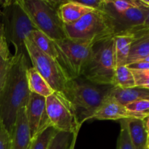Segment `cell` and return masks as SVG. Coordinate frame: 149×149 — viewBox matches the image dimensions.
<instances>
[{
  "label": "cell",
  "instance_id": "cell-7",
  "mask_svg": "<svg viewBox=\"0 0 149 149\" xmlns=\"http://www.w3.org/2000/svg\"><path fill=\"white\" fill-rule=\"evenodd\" d=\"M58 53V61L70 79L81 77L95 44L65 39L54 41Z\"/></svg>",
  "mask_w": 149,
  "mask_h": 149
},
{
  "label": "cell",
  "instance_id": "cell-23",
  "mask_svg": "<svg viewBox=\"0 0 149 149\" xmlns=\"http://www.w3.org/2000/svg\"><path fill=\"white\" fill-rule=\"evenodd\" d=\"M58 131L52 126L49 127L39 135L32 139L30 149H47L49 143Z\"/></svg>",
  "mask_w": 149,
  "mask_h": 149
},
{
  "label": "cell",
  "instance_id": "cell-20",
  "mask_svg": "<svg viewBox=\"0 0 149 149\" xmlns=\"http://www.w3.org/2000/svg\"><path fill=\"white\" fill-rule=\"evenodd\" d=\"M29 39L42 52L58 61V53L55 42L39 30H34L30 33Z\"/></svg>",
  "mask_w": 149,
  "mask_h": 149
},
{
  "label": "cell",
  "instance_id": "cell-25",
  "mask_svg": "<svg viewBox=\"0 0 149 149\" xmlns=\"http://www.w3.org/2000/svg\"><path fill=\"white\" fill-rule=\"evenodd\" d=\"M125 106L128 110L134 113L144 115L147 117L149 116V100H137Z\"/></svg>",
  "mask_w": 149,
  "mask_h": 149
},
{
  "label": "cell",
  "instance_id": "cell-12",
  "mask_svg": "<svg viewBox=\"0 0 149 149\" xmlns=\"http://www.w3.org/2000/svg\"><path fill=\"white\" fill-rule=\"evenodd\" d=\"M145 119L147 116L130 111L110 95L106 98L100 109L95 113L92 119L97 120H121L123 119Z\"/></svg>",
  "mask_w": 149,
  "mask_h": 149
},
{
  "label": "cell",
  "instance_id": "cell-39",
  "mask_svg": "<svg viewBox=\"0 0 149 149\" xmlns=\"http://www.w3.org/2000/svg\"><path fill=\"white\" fill-rule=\"evenodd\" d=\"M147 134H148V139H147V145L149 144V130L147 131Z\"/></svg>",
  "mask_w": 149,
  "mask_h": 149
},
{
  "label": "cell",
  "instance_id": "cell-18",
  "mask_svg": "<svg viewBox=\"0 0 149 149\" xmlns=\"http://www.w3.org/2000/svg\"><path fill=\"white\" fill-rule=\"evenodd\" d=\"M135 39L133 36L128 34L113 36V52L116 67L126 65L131 45Z\"/></svg>",
  "mask_w": 149,
  "mask_h": 149
},
{
  "label": "cell",
  "instance_id": "cell-24",
  "mask_svg": "<svg viewBox=\"0 0 149 149\" xmlns=\"http://www.w3.org/2000/svg\"><path fill=\"white\" fill-rule=\"evenodd\" d=\"M120 121V133L117 141L116 149H135L130 136L128 130L127 119H123Z\"/></svg>",
  "mask_w": 149,
  "mask_h": 149
},
{
  "label": "cell",
  "instance_id": "cell-4",
  "mask_svg": "<svg viewBox=\"0 0 149 149\" xmlns=\"http://www.w3.org/2000/svg\"><path fill=\"white\" fill-rule=\"evenodd\" d=\"M115 68L113 37H111L93 46L81 77L94 84L113 86Z\"/></svg>",
  "mask_w": 149,
  "mask_h": 149
},
{
  "label": "cell",
  "instance_id": "cell-38",
  "mask_svg": "<svg viewBox=\"0 0 149 149\" xmlns=\"http://www.w3.org/2000/svg\"><path fill=\"white\" fill-rule=\"evenodd\" d=\"M146 61V62H149V55L148 57H146V58H145V59L143 60V61Z\"/></svg>",
  "mask_w": 149,
  "mask_h": 149
},
{
  "label": "cell",
  "instance_id": "cell-32",
  "mask_svg": "<svg viewBox=\"0 0 149 149\" xmlns=\"http://www.w3.org/2000/svg\"><path fill=\"white\" fill-rule=\"evenodd\" d=\"M141 3L143 4V5L144 9H145V11H146V20H145V23H144L143 25V31L145 34H149V7H147L146 5L143 4L142 2V1L141 0Z\"/></svg>",
  "mask_w": 149,
  "mask_h": 149
},
{
  "label": "cell",
  "instance_id": "cell-16",
  "mask_svg": "<svg viewBox=\"0 0 149 149\" xmlns=\"http://www.w3.org/2000/svg\"><path fill=\"white\" fill-rule=\"evenodd\" d=\"M26 77L29 90L31 93H35L46 98L55 93L47 81L33 66L28 68Z\"/></svg>",
  "mask_w": 149,
  "mask_h": 149
},
{
  "label": "cell",
  "instance_id": "cell-40",
  "mask_svg": "<svg viewBox=\"0 0 149 149\" xmlns=\"http://www.w3.org/2000/svg\"><path fill=\"white\" fill-rule=\"evenodd\" d=\"M1 15H2V12H1V10H0V22H1Z\"/></svg>",
  "mask_w": 149,
  "mask_h": 149
},
{
  "label": "cell",
  "instance_id": "cell-27",
  "mask_svg": "<svg viewBox=\"0 0 149 149\" xmlns=\"http://www.w3.org/2000/svg\"><path fill=\"white\" fill-rule=\"evenodd\" d=\"M11 58L12 55H0V92L7 79Z\"/></svg>",
  "mask_w": 149,
  "mask_h": 149
},
{
  "label": "cell",
  "instance_id": "cell-13",
  "mask_svg": "<svg viewBox=\"0 0 149 149\" xmlns=\"http://www.w3.org/2000/svg\"><path fill=\"white\" fill-rule=\"evenodd\" d=\"M11 149H30L31 138L26 116V106L18 110L11 134Z\"/></svg>",
  "mask_w": 149,
  "mask_h": 149
},
{
  "label": "cell",
  "instance_id": "cell-2",
  "mask_svg": "<svg viewBox=\"0 0 149 149\" xmlns=\"http://www.w3.org/2000/svg\"><path fill=\"white\" fill-rule=\"evenodd\" d=\"M113 86L100 85L82 77L70 79L62 94L71 103L80 125L93 119Z\"/></svg>",
  "mask_w": 149,
  "mask_h": 149
},
{
  "label": "cell",
  "instance_id": "cell-35",
  "mask_svg": "<svg viewBox=\"0 0 149 149\" xmlns=\"http://www.w3.org/2000/svg\"><path fill=\"white\" fill-rule=\"evenodd\" d=\"M144 122H145V125H146V130L148 131L149 130V116L144 119Z\"/></svg>",
  "mask_w": 149,
  "mask_h": 149
},
{
  "label": "cell",
  "instance_id": "cell-5",
  "mask_svg": "<svg viewBox=\"0 0 149 149\" xmlns=\"http://www.w3.org/2000/svg\"><path fill=\"white\" fill-rule=\"evenodd\" d=\"M19 2L37 30L53 41L67 38L58 10L52 7L48 0H19Z\"/></svg>",
  "mask_w": 149,
  "mask_h": 149
},
{
  "label": "cell",
  "instance_id": "cell-19",
  "mask_svg": "<svg viewBox=\"0 0 149 149\" xmlns=\"http://www.w3.org/2000/svg\"><path fill=\"white\" fill-rule=\"evenodd\" d=\"M149 55V34L135 38L131 45L126 65L142 61Z\"/></svg>",
  "mask_w": 149,
  "mask_h": 149
},
{
  "label": "cell",
  "instance_id": "cell-15",
  "mask_svg": "<svg viewBox=\"0 0 149 149\" xmlns=\"http://www.w3.org/2000/svg\"><path fill=\"white\" fill-rule=\"evenodd\" d=\"M110 95L125 106L129 103L137 100H149V89L141 87L120 89L113 87L111 91Z\"/></svg>",
  "mask_w": 149,
  "mask_h": 149
},
{
  "label": "cell",
  "instance_id": "cell-14",
  "mask_svg": "<svg viewBox=\"0 0 149 149\" xmlns=\"http://www.w3.org/2000/svg\"><path fill=\"white\" fill-rule=\"evenodd\" d=\"M93 10H94L79 4L77 0H68L60 6L58 14L64 25H71Z\"/></svg>",
  "mask_w": 149,
  "mask_h": 149
},
{
  "label": "cell",
  "instance_id": "cell-3",
  "mask_svg": "<svg viewBox=\"0 0 149 149\" xmlns=\"http://www.w3.org/2000/svg\"><path fill=\"white\" fill-rule=\"evenodd\" d=\"M0 4L2 7L1 23L6 40L14 47V55L23 54L29 58L25 42L30 33L37 29L20 5L19 0L0 1Z\"/></svg>",
  "mask_w": 149,
  "mask_h": 149
},
{
  "label": "cell",
  "instance_id": "cell-8",
  "mask_svg": "<svg viewBox=\"0 0 149 149\" xmlns=\"http://www.w3.org/2000/svg\"><path fill=\"white\" fill-rule=\"evenodd\" d=\"M29 59L33 67L55 92L62 93L70 78L58 61L40 50L29 37L25 42Z\"/></svg>",
  "mask_w": 149,
  "mask_h": 149
},
{
  "label": "cell",
  "instance_id": "cell-26",
  "mask_svg": "<svg viewBox=\"0 0 149 149\" xmlns=\"http://www.w3.org/2000/svg\"><path fill=\"white\" fill-rule=\"evenodd\" d=\"M106 1L111 8L116 11H125L132 7H139V1H135V0H128V1L106 0Z\"/></svg>",
  "mask_w": 149,
  "mask_h": 149
},
{
  "label": "cell",
  "instance_id": "cell-33",
  "mask_svg": "<svg viewBox=\"0 0 149 149\" xmlns=\"http://www.w3.org/2000/svg\"><path fill=\"white\" fill-rule=\"evenodd\" d=\"M6 44H7V42L4 36V29H3L2 24L0 23V45H6Z\"/></svg>",
  "mask_w": 149,
  "mask_h": 149
},
{
  "label": "cell",
  "instance_id": "cell-17",
  "mask_svg": "<svg viewBox=\"0 0 149 149\" xmlns=\"http://www.w3.org/2000/svg\"><path fill=\"white\" fill-rule=\"evenodd\" d=\"M127 119L130 136L135 149H146L147 146V134L144 119L131 118Z\"/></svg>",
  "mask_w": 149,
  "mask_h": 149
},
{
  "label": "cell",
  "instance_id": "cell-9",
  "mask_svg": "<svg viewBox=\"0 0 149 149\" xmlns=\"http://www.w3.org/2000/svg\"><path fill=\"white\" fill-rule=\"evenodd\" d=\"M100 11L106 15L114 36L128 34L137 38L142 33L146 15L141 1L139 7L116 11L103 0Z\"/></svg>",
  "mask_w": 149,
  "mask_h": 149
},
{
  "label": "cell",
  "instance_id": "cell-22",
  "mask_svg": "<svg viewBox=\"0 0 149 149\" xmlns=\"http://www.w3.org/2000/svg\"><path fill=\"white\" fill-rule=\"evenodd\" d=\"M79 132L74 133L58 132L49 143L47 149H70L74 140L78 136Z\"/></svg>",
  "mask_w": 149,
  "mask_h": 149
},
{
  "label": "cell",
  "instance_id": "cell-29",
  "mask_svg": "<svg viewBox=\"0 0 149 149\" xmlns=\"http://www.w3.org/2000/svg\"><path fill=\"white\" fill-rule=\"evenodd\" d=\"M11 135L0 119V149H11Z\"/></svg>",
  "mask_w": 149,
  "mask_h": 149
},
{
  "label": "cell",
  "instance_id": "cell-37",
  "mask_svg": "<svg viewBox=\"0 0 149 149\" xmlns=\"http://www.w3.org/2000/svg\"><path fill=\"white\" fill-rule=\"evenodd\" d=\"M142 1V2L145 5H146L147 7H149V0H141Z\"/></svg>",
  "mask_w": 149,
  "mask_h": 149
},
{
  "label": "cell",
  "instance_id": "cell-30",
  "mask_svg": "<svg viewBox=\"0 0 149 149\" xmlns=\"http://www.w3.org/2000/svg\"><path fill=\"white\" fill-rule=\"evenodd\" d=\"M77 1L79 4L94 10H100L103 0H77Z\"/></svg>",
  "mask_w": 149,
  "mask_h": 149
},
{
  "label": "cell",
  "instance_id": "cell-1",
  "mask_svg": "<svg viewBox=\"0 0 149 149\" xmlns=\"http://www.w3.org/2000/svg\"><path fill=\"white\" fill-rule=\"evenodd\" d=\"M29 67L26 55H12L7 79L0 92V119L10 135L18 110L26 106L30 97L26 77Z\"/></svg>",
  "mask_w": 149,
  "mask_h": 149
},
{
  "label": "cell",
  "instance_id": "cell-36",
  "mask_svg": "<svg viewBox=\"0 0 149 149\" xmlns=\"http://www.w3.org/2000/svg\"><path fill=\"white\" fill-rule=\"evenodd\" d=\"M77 138H76L74 140V141H73V143H72V145H71L70 149H75V145H76V142H77Z\"/></svg>",
  "mask_w": 149,
  "mask_h": 149
},
{
  "label": "cell",
  "instance_id": "cell-11",
  "mask_svg": "<svg viewBox=\"0 0 149 149\" xmlns=\"http://www.w3.org/2000/svg\"><path fill=\"white\" fill-rule=\"evenodd\" d=\"M26 116L31 140L51 126L46 109V98L31 93L26 106Z\"/></svg>",
  "mask_w": 149,
  "mask_h": 149
},
{
  "label": "cell",
  "instance_id": "cell-34",
  "mask_svg": "<svg viewBox=\"0 0 149 149\" xmlns=\"http://www.w3.org/2000/svg\"><path fill=\"white\" fill-rule=\"evenodd\" d=\"M0 55H11L9 50L8 45H0Z\"/></svg>",
  "mask_w": 149,
  "mask_h": 149
},
{
  "label": "cell",
  "instance_id": "cell-31",
  "mask_svg": "<svg viewBox=\"0 0 149 149\" xmlns=\"http://www.w3.org/2000/svg\"><path fill=\"white\" fill-rule=\"evenodd\" d=\"M127 66L130 70H137V71H149V62L146 61H139L130 64Z\"/></svg>",
  "mask_w": 149,
  "mask_h": 149
},
{
  "label": "cell",
  "instance_id": "cell-28",
  "mask_svg": "<svg viewBox=\"0 0 149 149\" xmlns=\"http://www.w3.org/2000/svg\"><path fill=\"white\" fill-rule=\"evenodd\" d=\"M131 71L135 78V86L149 89V71Z\"/></svg>",
  "mask_w": 149,
  "mask_h": 149
},
{
  "label": "cell",
  "instance_id": "cell-21",
  "mask_svg": "<svg viewBox=\"0 0 149 149\" xmlns=\"http://www.w3.org/2000/svg\"><path fill=\"white\" fill-rule=\"evenodd\" d=\"M113 86L116 88L127 89L136 87L132 71L127 65H119L115 68Z\"/></svg>",
  "mask_w": 149,
  "mask_h": 149
},
{
  "label": "cell",
  "instance_id": "cell-41",
  "mask_svg": "<svg viewBox=\"0 0 149 149\" xmlns=\"http://www.w3.org/2000/svg\"><path fill=\"white\" fill-rule=\"evenodd\" d=\"M146 149H149V144H148V145L146 146Z\"/></svg>",
  "mask_w": 149,
  "mask_h": 149
},
{
  "label": "cell",
  "instance_id": "cell-10",
  "mask_svg": "<svg viewBox=\"0 0 149 149\" xmlns=\"http://www.w3.org/2000/svg\"><path fill=\"white\" fill-rule=\"evenodd\" d=\"M46 109L51 126L59 132H79L81 125L71 103L61 93L55 92L46 97Z\"/></svg>",
  "mask_w": 149,
  "mask_h": 149
},
{
  "label": "cell",
  "instance_id": "cell-6",
  "mask_svg": "<svg viewBox=\"0 0 149 149\" xmlns=\"http://www.w3.org/2000/svg\"><path fill=\"white\" fill-rule=\"evenodd\" d=\"M67 38L97 44L114 36L106 15L93 10L71 25H64Z\"/></svg>",
  "mask_w": 149,
  "mask_h": 149
}]
</instances>
